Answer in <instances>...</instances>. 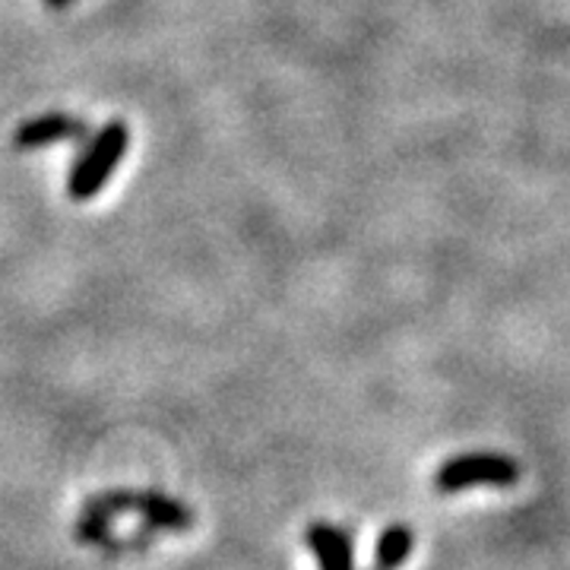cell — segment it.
Listing matches in <instances>:
<instances>
[{"mask_svg":"<svg viewBox=\"0 0 570 570\" xmlns=\"http://www.w3.org/2000/svg\"><path fill=\"white\" fill-rule=\"evenodd\" d=\"M127 146H130V130L124 121H108L99 130H92L89 140L82 142V153L77 156V163L70 168V178H67L70 200L86 204V200L99 197V190L108 184V178L118 171Z\"/></svg>","mask_w":570,"mask_h":570,"instance_id":"6da1fadb","label":"cell"},{"mask_svg":"<svg viewBox=\"0 0 570 570\" xmlns=\"http://www.w3.org/2000/svg\"><path fill=\"white\" fill-rule=\"evenodd\" d=\"M82 510H99V513H108V517L124 513V510H137V513L146 517V523H149L153 530L184 532L194 527V510L184 508L181 501L168 498L163 491H102V494L86 498Z\"/></svg>","mask_w":570,"mask_h":570,"instance_id":"7a4b0ae2","label":"cell"},{"mask_svg":"<svg viewBox=\"0 0 570 570\" xmlns=\"http://www.w3.org/2000/svg\"><path fill=\"white\" fill-rule=\"evenodd\" d=\"M520 475L523 469L508 453H460L434 472V489L441 494H456L472 485L510 489L520 482Z\"/></svg>","mask_w":570,"mask_h":570,"instance_id":"3957f363","label":"cell"},{"mask_svg":"<svg viewBox=\"0 0 570 570\" xmlns=\"http://www.w3.org/2000/svg\"><path fill=\"white\" fill-rule=\"evenodd\" d=\"M89 124L77 118V115H67V111H48L39 118H29L17 127L13 134V146L22 153H36V149H48V146H58V142H86L89 140Z\"/></svg>","mask_w":570,"mask_h":570,"instance_id":"277c9868","label":"cell"},{"mask_svg":"<svg viewBox=\"0 0 570 570\" xmlns=\"http://www.w3.org/2000/svg\"><path fill=\"white\" fill-rule=\"evenodd\" d=\"M305 539L307 549L317 554L321 570H352V532L330 523H311Z\"/></svg>","mask_w":570,"mask_h":570,"instance_id":"5b68a950","label":"cell"},{"mask_svg":"<svg viewBox=\"0 0 570 570\" xmlns=\"http://www.w3.org/2000/svg\"><path fill=\"white\" fill-rule=\"evenodd\" d=\"M415 546V535L409 527H387L377 539V549H374V570H400L403 561L412 554Z\"/></svg>","mask_w":570,"mask_h":570,"instance_id":"8992f818","label":"cell"},{"mask_svg":"<svg viewBox=\"0 0 570 570\" xmlns=\"http://www.w3.org/2000/svg\"><path fill=\"white\" fill-rule=\"evenodd\" d=\"M45 3H48L51 10H67V7H70L73 0H45Z\"/></svg>","mask_w":570,"mask_h":570,"instance_id":"52a82bcc","label":"cell"}]
</instances>
